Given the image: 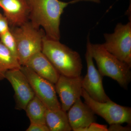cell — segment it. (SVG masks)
Wrapping results in <instances>:
<instances>
[{"instance_id":"cell-1","label":"cell","mask_w":131,"mask_h":131,"mask_svg":"<svg viewBox=\"0 0 131 131\" xmlns=\"http://www.w3.org/2000/svg\"><path fill=\"white\" fill-rule=\"evenodd\" d=\"M29 20L37 28H43L47 38L59 40L61 15L69 3L59 0H27Z\"/></svg>"},{"instance_id":"cell-2","label":"cell","mask_w":131,"mask_h":131,"mask_svg":"<svg viewBox=\"0 0 131 131\" xmlns=\"http://www.w3.org/2000/svg\"><path fill=\"white\" fill-rule=\"evenodd\" d=\"M42 52L60 75L69 77L81 75L83 69L82 59L78 52L45 36Z\"/></svg>"},{"instance_id":"cell-3","label":"cell","mask_w":131,"mask_h":131,"mask_svg":"<svg viewBox=\"0 0 131 131\" xmlns=\"http://www.w3.org/2000/svg\"><path fill=\"white\" fill-rule=\"evenodd\" d=\"M90 49L102 76L112 78L127 89L131 80V67L108 52L102 44L91 43Z\"/></svg>"},{"instance_id":"cell-4","label":"cell","mask_w":131,"mask_h":131,"mask_svg":"<svg viewBox=\"0 0 131 131\" xmlns=\"http://www.w3.org/2000/svg\"><path fill=\"white\" fill-rule=\"evenodd\" d=\"M10 30L16 41L18 61L23 66L32 56L42 51L45 32L29 20L19 26L11 27Z\"/></svg>"},{"instance_id":"cell-5","label":"cell","mask_w":131,"mask_h":131,"mask_svg":"<svg viewBox=\"0 0 131 131\" xmlns=\"http://www.w3.org/2000/svg\"><path fill=\"white\" fill-rule=\"evenodd\" d=\"M105 42L102 46L121 61L131 67V21L118 23L113 32L103 34Z\"/></svg>"},{"instance_id":"cell-6","label":"cell","mask_w":131,"mask_h":131,"mask_svg":"<svg viewBox=\"0 0 131 131\" xmlns=\"http://www.w3.org/2000/svg\"><path fill=\"white\" fill-rule=\"evenodd\" d=\"M82 96L94 113L102 117L109 125L131 124V108L118 105L112 100L101 102L95 100L83 89Z\"/></svg>"},{"instance_id":"cell-7","label":"cell","mask_w":131,"mask_h":131,"mask_svg":"<svg viewBox=\"0 0 131 131\" xmlns=\"http://www.w3.org/2000/svg\"><path fill=\"white\" fill-rule=\"evenodd\" d=\"M89 36L87 38L85 59L86 62L87 73L83 77L82 88L92 99L100 102L111 100L106 93L103 88L102 77L95 66L91 56Z\"/></svg>"},{"instance_id":"cell-8","label":"cell","mask_w":131,"mask_h":131,"mask_svg":"<svg viewBox=\"0 0 131 131\" xmlns=\"http://www.w3.org/2000/svg\"><path fill=\"white\" fill-rule=\"evenodd\" d=\"M20 70L25 75L35 96L51 110L61 108L55 87L51 82L43 78L27 66H21Z\"/></svg>"},{"instance_id":"cell-9","label":"cell","mask_w":131,"mask_h":131,"mask_svg":"<svg viewBox=\"0 0 131 131\" xmlns=\"http://www.w3.org/2000/svg\"><path fill=\"white\" fill-rule=\"evenodd\" d=\"M83 77H69L60 75L55 88L60 97L61 108L68 111L76 101L82 96Z\"/></svg>"},{"instance_id":"cell-10","label":"cell","mask_w":131,"mask_h":131,"mask_svg":"<svg viewBox=\"0 0 131 131\" xmlns=\"http://www.w3.org/2000/svg\"><path fill=\"white\" fill-rule=\"evenodd\" d=\"M14 91L15 108L25 110L27 105L35 96L33 90L27 78L20 69L8 71L5 75Z\"/></svg>"},{"instance_id":"cell-11","label":"cell","mask_w":131,"mask_h":131,"mask_svg":"<svg viewBox=\"0 0 131 131\" xmlns=\"http://www.w3.org/2000/svg\"><path fill=\"white\" fill-rule=\"evenodd\" d=\"M0 7L11 27L19 26L29 21L27 0H0Z\"/></svg>"},{"instance_id":"cell-12","label":"cell","mask_w":131,"mask_h":131,"mask_svg":"<svg viewBox=\"0 0 131 131\" xmlns=\"http://www.w3.org/2000/svg\"><path fill=\"white\" fill-rule=\"evenodd\" d=\"M68 111V119L72 130L85 128L96 121V114L81 98L76 101Z\"/></svg>"},{"instance_id":"cell-13","label":"cell","mask_w":131,"mask_h":131,"mask_svg":"<svg viewBox=\"0 0 131 131\" xmlns=\"http://www.w3.org/2000/svg\"><path fill=\"white\" fill-rule=\"evenodd\" d=\"M24 66L52 84H56L60 75L42 51L32 56Z\"/></svg>"},{"instance_id":"cell-14","label":"cell","mask_w":131,"mask_h":131,"mask_svg":"<svg viewBox=\"0 0 131 131\" xmlns=\"http://www.w3.org/2000/svg\"><path fill=\"white\" fill-rule=\"evenodd\" d=\"M46 124L50 131H70L71 127L66 112L62 108L51 110L47 108L45 114Z\"/></svg>"},{"instance_id":"cell-15","label":"cell","mask_w":131,"mask_h":131,"mask_svg":"<svg viewBox=\"0 0 131 131\" xmlns=\"http://www.w3.org/2000/svg\"><path fill=\"white\" fill-rule=\"evenodd\" d=\"M46 106L35 96L28 103L25 110L30 123L46 124Z\"/></svg>"},{"instance_id":"cell-16","label":"cell","mask_w":131,"mask_h":131,"mask_svg":"<svg viewBox=\"0 0 131 131\" xmlns=\"http://www.w3.org/2000/svg\"><path fill=\"white\" fill-rule=\"evenodd\" d=\"M21 67L18 60L0 41V81L5 79L8 71Z\"/></svg>"},{"instance_id":"cell-17","label":"cell","mask_w":131,"mask_h":131,"mask_svg":"<svg viewBox=\"0 0 131 131\" xmlns=\"http://www.w3.org/2000/svg\"><path fill=\"white\" fill-rule=\"evenodd\" d=\"M0 40L2 43L10 51L12 54L18 60L16 42L14 36L10 29L6 32L0 35Z\"/></svg>"},{"instance_id":"cell-18","label":"cell","mask_w":131,"mask_h":131,"mask_svg":"<svg viewBox=\"0 0 131 131\" xmlns=\"http://www.w3.org/2000/svg\"><path fill=\"white\" fill-rule=\"evenodd\" d=\"M76 131H108V128L107 126L94 122L86 127L78 129Z\"/></svg>"},{"instance_id":"cell-19","label":"cell","mask_w":131,"mask_h":131,"mask_svg":"<svg viewBox=\"0 0 131 131\" xmlns=\"http://www.w3.org/2000/svg\"><path fill=\"white\" fill-rule=\"evenodd\" d=\"M26 131H50L46 124L30 123Z\"/></svg>"},{"instance_id":"cell-20","label":"cell","mask_w":131,"mask_h":131,"mask_svg":"<svg viewBox=\"0 0 131 131\" xmlns=\"http://www.w3.org/2000/svg\"><path fill=\"white\" fill-rule=\"evenodd\" d=\"M10 29L7 19L4 15L0 13V35L4 34Z\"/></svg>"},{"instance_id":"cell-21","label":"cell","mask_w":131,"mask_h":131,"mask_svg":"<svg viewBox=\"0 0 131 131\" xmlns=\"http://www.w3.org/2000/svg\"><path fill=\"white\" fill-rule=\"evenodd\" d=\"M121 124H116L110 125L108 131H130L131 130L130 125H128L127 126H123Z\"/></svg>"},{"instance_id":"cell-22","label":"cell","mask_w":131,"mask_h":131,"mask_svg":"<svg viewBox=\"0 0 131 131\" xmlns=\"http://www.w3.org/2000/svg\"><path fill=\"white\" fill-rule=\"evenodd\" d=\"M82 1L91 2L96 3H99L101 2L100 0H73L69 2V3L70 4H71Z\"/></svg>"}]
</instances>
